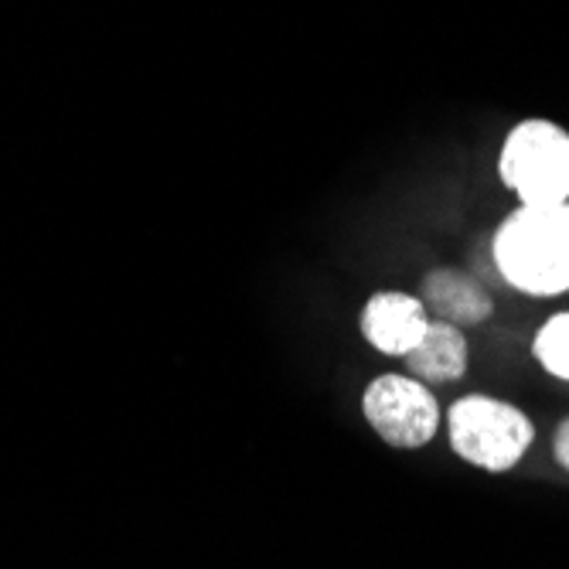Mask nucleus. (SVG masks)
<instances>
[{"label": "nucleus", "mask_w": 569, "mask_h": 569, "mask_svg": "<svg viewBox=\"0 0 569 569\" xmlns=\"http://www.w3.org/2000/svg\"><path fill=\"white\" fill-rule=\"evenodd\" d=\"M532 358L546 376L569 382V310H556L536 328Z\"/></svg>", "instance_id": "nucleus-8"}, {"label": "nucleus", "mask_w": 569, "mask_h": 569, "mask_svg": "<svg viewBox=\"0 0 569 569\" xmlns=\"http://www.w3.org/2000/svg\"><path fill=\"white\" fill-rule=\"evenodd\" d=\"M402 366L409 376H417L433 389L453 386L471 369V341L463 335V328L433 318L423 341L402 358Z\"/></svg>", "instance_id": "nucleus-7"}, {"label": "nucleus", "mask_w": 569, "mask_h": 569, "mask_svg": "<svg viewBox=\"0 0 569 569\" xmlns=\"http://www.w3.org/2000/svg\"><path fill=\"white\" fill-rule=\"evenodd\" d=\"M443 433L457 460L485 475H508L529 457L536 423L529 412L495 392H463L443 409Z\"/></svg>", "instance_id": "nucleus-2"}, {"label": "nucleus", "mask_w": 569, "mask_h": 569, "mask_svg": "<svg viewBox=\"0 0 569 569\" xmlns=\"http://www.w3.org/2000/svg\"><path fill=\"white\" fill-rule=\"evenodd\" d=\"M491 263L515 293H569V201L515 204L491 232Z\"/></svg>", "instance_id": "nucleus-1"}, {"label": "nucleus", "mask_w": 569, "mask_h": 569, "mask_svg": "<svg viewBox=\"0 0 569 569\" xmlns=\"http://www.w3.org/2000/svg\"><path fill=\"white\" fill-rule=\"evenodd\" d=\"M361 420L392 450H423L443 430V406L433 386L409 372H382L369 379L358 399Z\"/></svg>", "instance_id": "nucleus-4"}, {"label": "nucleus", "mask_w": 569, "mask_h": 569, "mask_svg": "<svg viewBox=\"0 0 569 569\" xmlns=\"http://www.w3.org/2000/svg\"><path fill=\"white\" fill-rule=\"evenodd\" d=\"M552 460L559 463V471L569 475V417H562L552 430Z\"/></svg>", "instance_id": "nucleus-9"}, {"label": "nucleus", "mask_w": 569, "mask_h": 569, "mask_svg": "<svg viewBox=\"0 0 569 569\" xmlns=\"http://www.w3.org/2000/svg\"><path fill=\"white\" fill-rule=\"evenodd\" d=\"M498 178L519 204L569 201V130L546 117L519 120L498 147Z\"/></svg>", "instance_id": "nucleus-3"}, {"label": "nucleus", "mask_w": 569, "mask_h": 569, "mask_svg": "<svg viewBox=\"0 0 569 569\" xmlns=\"http://www.w3.org/2000/svg\"><path fill=\"white\" fill-rule=\"evenodd\" d=\"M420 297L430 310V318L457 325V328H478L495 315V297L491 290L463 270L440 267L430 270L420 283Z\"/></svg>", "instance_id": "nucleus-6"}, {"label": "nucleus", "mask_w": 569, "mask_h": 569, "mask_svg": "<svg viewBox=\"0 0 569 569\" xmlns=\"http://www.w3.org/2000/svg\"><path fill=\"white\" fill-rule=\"evenodd\" d=\"M430 321L423 297L409 290H376L358 310V331L366 345L399 361L423 341Z\"/></svg>", "instance_id": "nucleus-5"}]
</instances>
